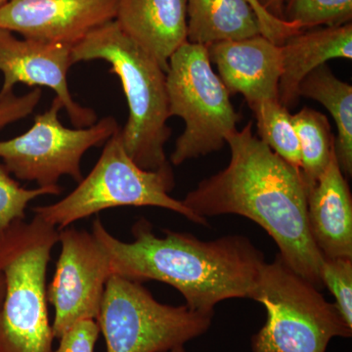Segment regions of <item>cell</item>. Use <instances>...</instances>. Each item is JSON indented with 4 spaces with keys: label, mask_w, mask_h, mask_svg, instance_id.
<instances>
[{
    "label": "cell",
    "mask_w": 352,
    "mask_h": 352,
    "mask_svg": "<svg viewBox=\"0 0 352 352\" xmlns=\"http://www.w3.org/2000/svg\"><path fill=\"white\" fill-rule=\"evenodd\" d=\"M298 96L319 102L335 120L338 135L335 152L340 170L346 179L352 175V87L342 82L322 65L308 74L298 87Z\"/></svg>",
    "instance_id": "cell-18"
},
{
    "label": "cell",
    "mask_w": 352,
    "mask_h": 352,
    "mask_svg": "<svg viewBox=\"0 0 352 352\" xmlns=\"http://www.w3.org/2000/svg\"><path fill=\"white\" fill-rule=\"evenodd\" d=\"M212 317L164 305L142 283L112 275L96 322L107 352H168L207 332Z\"/></svg>",
    "instance_id": "cell-8"
},
{
    "label": "cell",
    "mask_w": 352,
    "mask_h": 352,
    "mask_svg": "<svg viewBox=\"0 0 352 352\" xmlns=\"http://www.w3.org/2000/svg\"><path fill=\"white\" fill-rule=\"evenodd\" d=\"M115 21L166 72L171 55L187 41L186 0H119Z\"/></svg>",
    "instance_id": "cell-15"
},
{
    "label": "cell",
    "mask_w": 352,
    "mask_h": 352,
    "mask_svg": "<svg viewBox=\"0 0 352 352\" xmlns=\"http://www.w3.org/2000/svg\"><path fill=\"white\" fill-rule=\"evenodd\" d=\"M59 233L36 214L0 231V271L6 279L0 352H52L46 273Z\"/></svg>",
    "instance_id": "cell-4"
},
{
    "label": "cell",
    "mask_w": 352,
    "mask_h": 352,
    "mask_svg": "<svg viewBox=\"0 0 352 352\" xmlns=\"http://www.w3.org/2000/svg\"><path fill=\"white\" fill-rule=\"evenodd\" d=\"M207 50L229 94H242L249 106L278 99L282 76L281 45L259 34L210 44Z\"/></svg>",
    "instance_id": "cell-13"
},
{
    "label": "cell",
    "mask_w": 352,
    "mask_h": 352,
    "mask_svg": "<svg viewBox=\"0 0 352 352\" xmlns=\"http://www.w3.org/2000/svg\"><path fill=\"white\" fill-rule=\"evenodd\" d=\"M258 1L271 15L283 20L284 0H258Z\"/></svg>",
    "instance_id": "cell-27"
},
{
    "label": "cell",
    "mask_w": 352,
    "mask_h": 352,
    "mask_svg": "<svg viewBox=\"0 0 352 352\" xmlns=\"http://www.w3.org/2000/svg\"><path fill=\"white\" fill-rule=\"evenodd\" d=\"M300 148V173L307 188L314 186L335 155L336 138L328 118L305 107L292 115Z\"/></svg>",
    "instance_id": "cell-19"
},
{
    "label": "cell",
    "mask_w": 352,
    "mask_h": 352,
    "mask_svg": "<svg viewBox=\"0 0 352 352\" xmlns=\"http://www.w3.org/2000/svg\"><path fill=\"white\" fill-rule=\"evenodd\" d=\"M157 237L141 219L132 227L134 240L113 237L99 219L92 234L107 254L112 275L131 281L162 282L180 292L190 309L214 314L229 298H254L265 258L245 236L201 241L188 233L164 230Z\"/></svg>",
    "instance_id": "cell-2"
},
{
    "label": "cell",
    "mask_w": 352,
    "mask_h": 352,
    "mask_svg": "<svg viewBox=\"0 0 352 352\" xmlns=\"http://www.w3.org/2000/svg\"><path fill=\"white\" fill-rule=\"evenodd\" d=\"M41 96V88L36 87L22 96H16L12 92L0 97V129L31 115L38 105Z\"/></svg>",
    "instance_id": "cell-25"
},
{
    "label": "cell",
    "mask_w": 352,
    "mask_h": 352,
    "mask_svg": "<svg viewBox=\"0 0 352 352\" xmlns=\"http://www.w3.org/2000/svg\"><path fill=\"white\" fill-rule=\"evenodd\" d=\"M187 41L208 47L220 41L261 34L258 16L247 0H186Z\"/></svg>",
    "instance_id": "cell-17"
},
{
    "label": "cell",
    "mask_w": 352,
    "mask_h": 352,
    "mask_svg": "<svg viewBox=\"0 0 352 352\" xmlns=\"http://www.w3.org/2000/svg\"><path fill=\"white\" fill-rule=\"evenodd\" d=\"M307 221L324 258H352V197L336 153L308 189Z\"/></svg>",
    "instance_id": "cell-14"
},
{
    "label": "cell",
    "mask_w": 352,
    "mask_h": 352,
    "mask_svg": "<svg viewBox=\"0 0 352 352\" xmlns=\"http://www.w3.org/2000/svg\"><path fill=\"white\" fill-rule=\"evenodd\" d=\"M118 3L119 0H10L0 7V29L74 47L115 20Z\"/></svg>",
    "instance_id": "cell-12"
},
{
    "label": "cell",
    "mask_w": 352,
    "mask_h": 352,
    "mask_svg": "<svg viewBox=\"0 0 352 352\" xmlns=\"http://www.w3.org/2000/svg\"><path fill=\"white\" fill-rule=\"evenodd\" d=\"M61 254L46 289L54 307L52 333L59 340L78 322L96 320L106 284L112 276L110 261L94 234L76 228L59 233Z\"/></svg>",
    "instance_id": "cell-10"
},
{
    "label": "cell",
    "mask_w": 352,
    "mask_h": 352,
    "mask_svg": "<svg viewBox=\"0 0 352 352\" xmlns=\"http://www.w3.org/2000/svg\"><path fill=\"white\" fill-rule=\"evenodd\" d=\"M175 185L171 168L146 170L134 163L124 149L120 127L104 144L89 175L78 182L73 192L52 205L34 208V212L58 230L118 207L166 208L200 226H210L207 219L185 207L182 201L170 196Z\"/></svg>",
    "instance_id": "cell-5"
},
{
    "label": "cell",
    "mask_w": 352,
    "mask_h": 352,
    "mask_svg": "<svg viewBox=\"0 0 352 352\" xmlns=\"http://www.w3.org/2000/svg\"><path fill=\"white\" fill-rule=\"evenodd\" d=\"M4 296H6V279H4L3 274L0 271V309H1L2 303H3Z\"/></svg>",
    "instance_id": "cell-28"
},
{
    "label": "cell",
    "mask_w": 352,
    "mask_h": 352,
    "mask_svg": "<svg viewBox=\"0 0 352 352\" xmlns=\"http://www.w3.org/2000/svg\"><path fill=\"white\" fill-rule=\"evenodd\" d=\"M10 1V0H0V7L3 6L4 4H6L7 2Z\"/></svg>",
    "instance_id": "cell-30"
},
{
    "label": "cell",
    "mask_w": 352,
    "mask_h": 352,
    "mask_svg": "<svg viewBox=\"0 0 352 352\" xmlns=\"http://www.w3.org/2000/svg\"><path fill=\"white\" fill-rule=\"evenodd\" d=\"M166 78L170 117L182 118L185 124L171 163L180 166L222 149L227 136L238 131L241 116L212 69L207 47L183 43L171 55Z\"/></svg>",
    "instance_id": "cell-7"
},
{
    "label": "cell",
    "mask_w": 352,
    "mask_h": 352,
    "mask_svg": "<svg viewBox=\"0 0 352 352\" xmlns=\"http://www.w3.org/2000/svg\"><path fill=\"white\" fill-rule=\"evenodd\" d=\"M258 16L261 28V34L277 45H282L292 34L302 31L298 25L279 19L268 13L258 0H247Z\"/></svg>",
    "instance_id": "cell-26"
},
{
    "label": "cell",
    "mask_w": 352,
    "mask_h": 352,
    "mask_svg": "<svg viewBox=\"0 0 352 352\" xmlns=\"http://www.w3.org/2000/svg\"><path fill=\"white\" fill-rule=\"evenodd\" d=\"M62 187H38L25 189L11 176L3 164H0V231L19 220H25V208L30 201L45 195H59Z\"/></svg>",
    "instance_id": "cell-22"
},
{
    "label": "cell",
    "mask_w": 352,
    "mask_h": 352,
    "mask_svg": "<svg viewBox=\"0 0 352 352\" xmlns=\"http://www.w3.org/2000/svg\"><path fill=\"white\" fill-rule=\"evenodd\" d=\"M72 48L65 44L17 38L13 32L0 29V72L4 78L0 97L12 94L17 83L48 87L61 101L74 126L94 124L96 113L76 103L69 90L68 72L74 65Z\"/></svg>",
    "instance_id": "cell-11"
},
{
    "label": "cell",
    "mask_w": 352,
    "mask_h": 352,
    "mask_svg": "<svg viewBox=\"0 0 352 352\" xmlns=\"http://www.w3.org/2000/svg\"><path fill=\"white\" fill-rule=\"evenodd\" d=\"M170 352H185L184 347L178 346V347H176V349H173V351H171Z\"/></svg>",
    "instance_id": "cell-29"
},
{
    "label": "cell",
    "mask_w": 352,
    "mask_h": 352,
    "mask_svg": "<svg viewBox=\"0 0 352 352\" xmlns=\"http://www.w3.org/2000/svg\"><path fill=\"white\" fill-rule=\"evenodd\" d=\"M258 127V138L284 161L300 170V148L289 109L279 100L259 102L250 106Z\"/></svg>",
    "instance_id": "cell-20"
},
{
    "label": "cell",
    "mask_w": 352,
    "mask_h": 352,
    "mask_svg": "<svg viewBox=\"0 0 352 352\" xmlns=\"http://www.w3.org/2000/svg\"><path fill=\"white\" fill-rule=\"evenodd\" d=\"M73 64L103 60L119 76L129 106L122 129L124 149L146 170L170 168L164 145L171 135L166 71L126 36L116 21L101 25L72 48Z\"/></svg>",
    "instance_id": "cell-3"
},
{
    "label": "cell",
    "mask_w": 352,
    "mask_h": 352,
    "mask_svg": "<svg viewBox=\"0 0 352 352\" xmlns=\"http://www.w3.org/2000/svg\"><path fill=\"white\" fill-rule=\"evenodd\" d=\"M252 300L267 311L265 325L252 337L254 352H326L333 338L351 337L335 303L279 254L264 264Z\"/></svg>",
    "instance_id": "cell-6"
},
{
    "label": "cell",
    "mask_w": 352,
    "mask_h": 352,
    "mask_svg": "<svg viewBox=\"0 0 352 352\" xmlns=\"http://www.w3.org/2000/svg\"><path fill=\"white\" fill-rule=\"evenodd\" d=\"M63 109L55 97L48 110L34 118L29 131L0 141V159L11 175L38 187L59 186L62 176L82 179L83 155L105 144L120 129L117 120L106 117L92 126L68 129L59 120Z\"/></svg>",
    "instance_id": "cell-9"
},
{
    "label": "cell",
    "mask_w": 352,
    "mask_h": 352,
    "mask_svg": "<svg viewBox=\"0 0 352 352\" xmlns=\"http://www.w3.org/2000/svg\"><path fill=\"white\" fill-rule=\"evenodd\" d=\"M324 288L336 298V307L344 322L352 328V258H324L321 264Z\"/></svg>",
    "instance_id": "cell-23"
},
{
    "label": "cell",
    "mask_w": 352,
    "mask_h": 352,
    "mask_svg": "<svg viewBox=\"0 0 352 352\" xmlns=\"http://www.w3.org/2000/svg\"><path fill=\"white\" fill-rule=\"evenodd\" d=\"M283 20L302 31L349 24L352 0H284Z\"/></svg>",
    "instance_id": "cell-21"
},
{
    "label": "cell",
    "mask_w": 352,
    "mask_h": 352,
    "mask_svg": "<svg viewBox=\"0 0 352 352\" xmlns=\"http://www.w3.org/2000/svg\"><path fill=\"white\" fill-rule=\"evenodd\" d=\"M99 333L96 320L78 322L60 338L59 346L52 352H94Z\"/></svg>",
    "instance_id": "cell-24"
},
{
    "label": "cell",
    "mask_w": 352,
    "mask_h": 352,
    "mask_svg": "<svg viewBox=\"0 0 352 352\" xmlns=\"http://www.w3.org/2000/svg\"><path fill=\"white\" fill-rule=\"evenodd\" d=\"M281 51L278 100L289 109L298 103V87L308 74L329 60L352 59V24L303 30L289 36Z\"/></svg>",
    "instance_id": "cell-16"
},
{
    "label": "cell",
    "mask_w": 352,
    "mask_h": 352,
    "mask_svg": "<svg viewBox=\"0 0 352 352\" xmlns=\"http://www.w3.org/2000/svg\"><path fill=\"white\" fill-rule=\"evenodd\" d=\"M228 166L206 178L182 203L201 219L238 214L258 223L274 240L292 270L317 289L323 256L307 221V185L302 173L272 151L250 122L227 136Z\"/></svg>",
    "instance_id": "cell-1"
}]
</instances>
